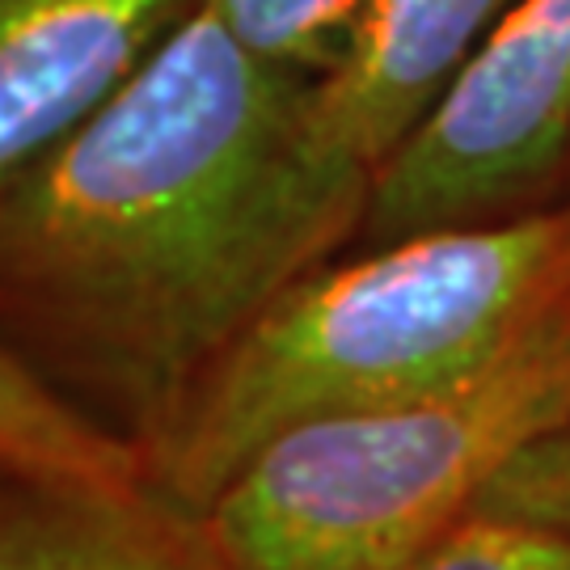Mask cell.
Listing matches in <instances>:
<instances>
[{
	"instance_id": "10",
	"label": "cell",
	"mask_w": 570,
	"mask_h": 570,
	"mask_svg": "<svg viewBox=\"0 0 570 570\" xmlns=\"http://www.w3.org/2000/svg\"><path fill=\"white\" fill-rule=\"evenodd\" d=\"M397 570H570V532L473 511Z\"/></svg>"
},
{
	"instance_id": "11",
	"label": "cell",
	"mask_w": 570,
	"mask_h": 570,
	"mask_svg": "<svg viewBox=\"0 0 570 570\" xmlns=\"http://www.w3.org/2000/svg\"><path fill=\"white\" fill-rule=\"evenodd\" d=\"M473 511L570 532V423L520 452Z\"/></svg>"
},
{
	"instance_id": "4",
	"label": "cell",
	"mask_w": 570,
	"mask_h": 570,
	"mask_svg": "<svg viewBox=\"0 0 570 570\" xmlns=\"http://www.w3.org/2000/svg\"><path fill=\"white\" fill-rule=\"evenodd\" d=\"M570 165V0H515L372 183L355 245L558 204Z\"/></svg>"
},
{
	"instance_id": "2",
	"label": "cell",
	"mask_w": 570,
	"mask_h": 570,
	"mask_svg": "<svg viewBox=\"0 0 570 570\" xmlns=\"http://www.w3.org/2000/svg\"><path fill=\"white\" fill-rule=\"evenodd\" d=\"M570 292V199L355 245L305 271L207 364L144 449L186 511L292 423L381 406L482 364Z\"/></svg>"
},
{
	"instance_id": "5",
	"label": "cell",
	"mask_w": 570,
	"mask_h": 570,
	"mask_svg": "<svg viewBox=\"0 0 570 570\" xmlns=\"http://www.w3.org/2000/svg\"><path fill=\"white\" fill-rule=\"evenodd\" d=\"M515 0H367L343 63L308 102L313 169L367 207L393 153L440 110Z\"/></svg>"
},
{
	"instance_id": "7",
	"label": "cell",
	"mask_w": 570,
	"mask_h": 570,
	"mask_svg": "<svg viewBox=\"0 0 570 570\" xmlns=\"http://www.w3.org/2000/svg\"><path fill=\"white\" fill-rule=\"evenodd\" d=\"M0 570H237L204 515L153 487L102 490L26 478L0 503Z\"/></svg>"
},
{
	"instance_id": "6",
	"label": "cell",
	"mask_w": 570,
	"mask_h": 570,
	"mask_svg": "<svg viewBox=\"0 0 570 570\" xmlns=\"http://www.w3.org/2000/svg\"><path fill=\"white\" fill-rule=\"evenodd\" d=\"M204 0H0V186L127 85Z\"/></svg>"
},
{
	"instance_id": "9",
	"label": "cell",
	"mask_w": 570,
	"mask_h": 570,
	"mask_svg": "<svg viewBox=\"0 0 570 570\" xmlns=\"http://www.w3.org/2000/svg\"><path fill=\"white\" fill-rule=\"evenodd\" d=\"M228 30L266 60L326 77L355 42L367 0H207Z\"/></svg>"
},
{
	"instance_id": "13",
	"label": "cell",
	"mask_w": 570,
	"mask_h": 570,
	"mask_svg": "<svg viewBox=\"0 0 570 570\" xmlns=\"http://www.w3.org/2000/svg\"><path fill=\"white\" fill-rule=\"evenodd\" d=\"M562 199H570V165H567V190H562Z\"/></svg>"
},
{
	"instance_id": "12",
	"label": "cell",
	"mask_w": 570,
	"mask_h": 570,
	"mask_svg": "<svg viewBox=\"0 0 570 570\" xmlns=\"http://www.w3.org/2000/svg\"><path fill=\"white\" fill-rule=\"evenodd\" d=\"M21 482H26L21 473H13V469H4V465H0V503H4V499H9V494H13V490L21 487Z\"/></svg>"
},
{
	"instance_id": "3",
	"label": "cell",
	"mask_w": 570,
	"mask_h": 570,
	"mask_svg": "<svg viewBox=\"0 0 570 570\" xmlns=\"http://www.w3.org/2000/svg\"><path fill=\"white\" fill-rule=\"evenodd\" d=\"M567 423L570 292L440 385L271 435L199 515L237 570H397Z\"/></svg>"
},
{
	"instance_id": "8",
	"label": "cell",
	"mask_w": 570,
	"mask_h": 570,
	"mask_svg": "<svg viewBox=\"0 0 570 570\" xmlns=\"http://www.w3.org/2000/svg\"><path fill=\"white\" fill-rule=\"evenodd\" d=\"M0 465L63 487L136 490L153 487L144 452L98 423L89 410L47 385L0 338Z\"/></svg>"
},
{
	"instance_id": "1",
	"label": "cell",
	"mask_w": 570,
	"mask_h": 570,
	"mask_svg": "<svg viewBox=\"0 0 570 570\" xmlns=\"http://www.w3.org/2000/svg\"><path fill=\"white\" fill-rule=\"evenodd\" d=\"M317 81L204 0L0 186V338L140 452L207 364L360 233L364 207L308 161Z\"/></svg>"
}]
</instances>
